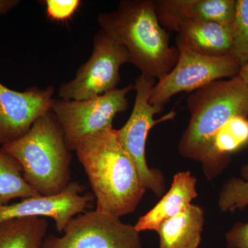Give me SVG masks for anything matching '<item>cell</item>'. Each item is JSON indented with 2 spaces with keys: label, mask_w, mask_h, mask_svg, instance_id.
I'll return each mask as SVG.
<instances>
[{
  "label": "cell",
  "mask_w": 248,
  "mask_h": 248,
  "mask_svg": "<svg viewBox=\"0 0 248 248\" xmlns=\"http://www.w3.org/2000/svg\"><path fill=\"white\" fill-rule=\"evenodd\" d=\"M74 151L89 178L95 210L120 218L134 213L147 190L117 130L109 127L90 135Z\"/></svg>",
  "instance_id": "1"
},
{
  "label": "cell",
  "mask_w": 248,
  "mask_h": 248,
  "mask_svg": "<svg viewBox=\"0 0 248 248\" xmlns=\"http://www.w3.org/2000/svg\"><path fill=\"white\" fill-rule=\"evenodd\" d=\"M101 30L128 51L141 75L159 81L179 58L170 45L169 31L160 24L153 0H122L115 11L99 15Z\"/></svg>",
  "instance_id": "2"
},
{
  "label": "cell",
  "mask_w": 248,
  "mask_h": 248,
  "mask_svg": "<svg viewBox=\"0 0 248 248\" xmlns=\"http://www.w3.org/2000/svg\"><path fill=\"white\" fill-rule=\"evenodd\" d=\"M1 148L17 160L24 179L39 195H56L71 184V150L51 111L22 138Z\"/></svg>",
  "instance_id": "3"
},
{
  "label": "cell",
  "mask_w": 248,
  "mask_h": 248,
  "mask_svg": "<svg viewBox=\"0 0 248 248\" xmlns=\"http://www.w3.org/2000/svg\"><path fill=\"white\" fill-rule=\"evenodd\" d=\"M190 117L178 146L180 155L202 162L212 139L230 120L248 118V87L239 76L217 80L187 99Z\"/></svg>",
  "instance_id": "4"
},
{
  "label": "cell",
  "mask_w": 248,
  "mask_h": 248,
  "mask_svg": "<svg viewBox=\"0 0 248 248\" xmlns=\"http://www.w3.org/2000/svg\"><path fill=\"white\" fill-rule=\"evenodd\" d=\"M179 58L172 70L155 85L149 102L163 111L175 94L194 92L217 80L230 79L239 75L241 64L234 56L210 57L191 50L176 38Z\"/></svg>",
  "instance_id": "5"
},
{
  "label": "cell",
  "mask_w": 248,
  "mask_h": 248,
  "mask_svg": "<svg viewBox=\"0 0 248 248\" xmlns=\"http://www.w3.org/2000/svg\"><path fill=\"white\" fill-rule=\"evenodd\" d=\"M156 81L153 78L141 75L135 80L134 91H136L133 111L126 123L117 130L121 144L133 160L139 176L146 190L156 197H161L165 191V181L157 170L150 169L146 159V145L150 131L156 124L173 118L174 112H170L159 120L155 115L162 110L149 102L151 91Z\"/></svg>",
  "instance_id": "6"
},
{
  "label": "cell",
  "mask_w": 248,
  "mask_h": 248,
  "mask_svg": "<svg viewBox=\"0 0 248 248\" xmlns=\"http://www.w3.org/2000/svg\"><path fill=\"white\" fill-rule=\"evenodd\" d=\"M135 90L130 84L85 100L54 99L51 112L64 134L67 145L74 151L81 140L112 126L117 114L128 109L127 95Z\"/></svg>",
  "instance_id": "7"
},
{
  "label": "cell",
  "mask_w": 248,
  "mask_h": 248,
  "mask_svg": "<svg viewBox=\"0 0 248 248\" xmlns=\"http://www.w3.org/2000/svg\"><path fill=\"white\" fill-rule=\"evenodd\" d=\"M130 63L123 46L100 30L93 39L91 58L79 67L74 79L60 86L59 97L65 100H85L116 89L120 82V67Z\"/></svg>",
  "instance_id": "8"
},
{
  "label": "cell",
  "mask_w": 248,
  "mask_h": 248,
  "mask_svg": "<svg viewBox=\"0 0 248 248\" xmlns=\"http://www.w3.org/2000/svg\"><path fill=\"white\" fill-rule=\"evenodd\" d=\"M63 233L46 237L41 248H142L135 226L97 210L73 218Z\"/></svg>",
  "instance_id": "9"
},
{
  "label": "cell",
  "mask_w": 248,
  "mask_h": 248,
  "mask_svg": "<svg viewBox=\"0 0 248 248\" xmlns=\"http://www.w3.org/2000/svg\"><path fill=\"white\" fill-rule=\"evenodd\" d=\"M53 86L19 92L0 82V145L22 138L37 119L51 111Z\"/></svg>",
  "instance_id": "10"
},
{
  "label": "cell",
  "mask_w": 248,
  "mask_h": 248,
  "mask_svg": "<svg viewBox=\"0 0 248 248\" xmlns=\"http://www.w3.org/2000/svg\"><path fill=\"white\" fill-rule=\"evenodd\" d=\"M83 187L71 182L64 190L50 196L37 195L0 206V222L12 218L48 217L55 221L57 231L63 232L73 218L86 212L92 196L81 195Z\"/></svg>",
  "instance_id": "11"
},
{
  "label": "cell",
  "mask_w": 248,
  "mask_h": 248,
  "mask_svg": "<svg viewBox=\"0 0 248 248\" xmlns=\"http://www.w3.org/2000/svg\"><path fill=\"white\" fill-rule=\"evenodd\" d=\"M156 15L167 31L177 32L190 22H213L232 26L236 0H156Z\"/></svg>",
  "instance_id": "12"
},
{
  "label": "cell",
  "mask_w": 248,
  "mask_h": 248,
  "mask_svg": "<svg viewBox=\"0 0 248 248\" xmlns=\"http://www.w3.org/2000/svg\"><path fill=\"white\" fill-rule=\"evenodd\" d=\"M196 185L197 179L189 171L177 173L167 193L139 218L135 225L137 231H156L163 222L182 213L197 197Z\"/></svg>",
  "instance_id": "13"
},
{
  "label": "cell",
  "mask_w": 248,
  "mask_h": 248,
  "mask_svg": "<svg viewBox=\"0 0 248 248\" xmlns=\"http://www.w3.org/2000/svg\"><path fill=\"white\" fill-rule=\"evenodd\" d=\"M248 144V117H233L215 134L201 162L209 180H212L226 169L233 153Z\"/></svg>",
  "instance_id": "14"
},
{
  "label": "cell",
  "mask_w": 248,
  "mask_h": 248,
  "mask_svg": "<svg viewBox=\"0 0 248 248\" xmlns=\"http://www.w3.org/2000/svg\"><path fill=\"white\" fill-rule=\"evenodd\" d=\"M177 37L191 50L210 57L231 54L232 26L213 22H190L177 31Z\"/></svg>",
  "instance_id": "15"
},
{
  "label": "cell",
  "mask_w": 248,
  "mask_h": 248,
  "mask_svg": "<svg viewBox=\"0 0 248 248\" xmlns=\"http://www.w3.org/2000/svg\"><path fill=\"white\" fill-rule=\"evenodd\" d=\"M205 223L200 205L191 204L182 213L163 222L156 230L158 248H199Z\"/></svg>",
  "instance_id": "16"
},
{
  "label": "cell",
  "mask_w": 248,
  "mask_h": 248,
  "mask_svg": "<svg viewBox=\"0 0 248 248\" xmlns=\"http://www.w3.org/2000/svg\"><path fill=\"white\" fill-rule=\"evenodd\" d=\"M48 228V221L42 217L1 221L0 248H41Z\"/></svg>",
  "instance_id": "17"
},
{
  "label": "cell",
  "mask_w": 248,
  "mask_h": 248,
  "mask_svg": "<svg viewBox=\"0 0 248 248\" xmlns=\"http://www.w3.org/2000/svg\"><path fill=\"white\" fill-rule=\"evenodd\" d=\"M40 195L27 182L22 168L11 155L0 148V206L16 199Z\"/></svg>",
  "instance_id": "18"
},
{
  "label": "cell",
  "mask_w": 248,
  "mask_h": 248,
  "mask_svg": "<svg viewBox=\"0 0 248 248\" xmlns=\"http://www.w3.org/2000/svg\"><path fill=\"white\" fill-rule=\"evenodd\" d=\"M218 205L223 213H233L248 207V162L241 168V177L232 178L223 186Z\"/></svg>",
  "instance_id": "19"
},
{
  "label": "cell",
  "mask_w": 248,
  "mask_h": 248,
  "mask_svg": "<svg viewBox=\"0 0 248 248\" xmlns=\"http://www.w3.org/2000/svg\"><path fill=\"white\" fill-rule=\"evenodd\" d=\"M231 55L241 66L248 62V0H236Z\"/></svg>",
  "instance_id": "20"
},
{
  "label": "cell",
  "mask_w": 248,
  "mask_h": 248,
  "mask_svg": "<svg viewBox=\"0 0 248 248\" xmlns=\"http://www.w3.org/2000/svg\"><path fill=\"white\" fill-rule=\"evenodd\" d=\"M43 2L49 19L56 22L71 19L81 4L79 0H45Z\"/></svg>",
  "instance_id": "21"
},
{
  "label": "cell",
  "mask_w": 248,
  "mask_h": 248,
  "mask_svg": "<svg viewBox=\"0 0 248 248\" xmlns=\"http://www.w3.org/2000/svg\"><path fill=\"white\" fill-rule=\"evenodd\" d=\"M228 248H248V222L237 223L226 234Z\"/></svg>",
  "instance_id": "22"
},
{
  "label": "cell",
  "mask_w": 248,
  "mask_h": 248,
  "mask_svg": "<svg viewBox=\"0 0 248 248\" xmlns=\"http://www.w3.org/2000/svg\"><path fill=\"white\" fill-rule=\"evenodd\" d=\"M18 0H0V16L8 14L19 4Z\"/></svg>",
  "instance_id": "23"
},
{
  "label": "cell",
  "mask_w": 248,
  "mask_h": 248,
  "mask_svg": "<svg viewBox=\"0 0 248 248\" xmlns=\"http://www.w3.org/2000/svg\"><path fill=\"white\" fill-rule=\"evenodd\" d=\"M238 76L241 78V79L244 81L245 84L247 85L248 87V62L241 67Z\"/></svg>",
  "instance_id": "24"
}]
</instances>
